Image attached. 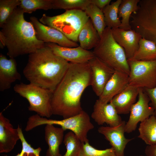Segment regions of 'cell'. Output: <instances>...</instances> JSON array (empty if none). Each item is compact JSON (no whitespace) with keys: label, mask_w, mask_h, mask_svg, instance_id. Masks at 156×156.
Listing matches in <instances>:
<instances>
[{"label":"cell","mask_w":156,"mask_h":156,"mask_svg":"<svg viewBox=\"0 0 156 156\" xmlns=\"http://www.w3.org/2000/svg\"><path fill=\"white\" fill-rule=\"evenodd\" d=\"M92 72L89 62H69L68 69L53 91L51 99L53 114L64 119L76 115L82 110L81 98L84 91L91 86Z\"/></svg>","instance_id":"6da1fadb"},{"label":"cell","mask_w":156,"mask_h":156,"mask_svg":"<svg viewBox=\"0 0 156 156\" xmlns=\"http://www.w3.org/2000/svg\"><path fill=\"white\" fill-rule=\"evenodd\" d=\"M24 13L17 8L1 27L0 47H7V55L10 58L29 54L45 46L36 38L33 26L25 20Z\"/></svg>","instance_id":"7a4b0ae2"},{"label":"cell","mask_w":156,"mask_h":156,"mask_svg":"<svg viewBox=\"0 0 156 156\" xmlns=\"http://www.w3.org/2000/svg\"><path fill=\"white\" fill-rule=\"evenodd\" d=\"M69 66V62L55 55L45 45L29 54L23 74L30 83L53 91Z\"/></svg>","instance_id":"3957f363"},{"label":"cell","mask_w":156,"mask_h":156,"mask_svg":"<svg viewBox=\"0 0 156 156\" xmlns=\"http://www.w3.org/2000/svg\"><path fill=\"white\" fill-rule=\"evenodd\" d=\"M92 51L95 56L115 70L129 75V68L125 50L114 39L111 28L106 27Z\"/></svg>","instance_id":"277c9868"},{"label":"cell","mask_w":156,"mask_h":156,"mask_svg":"<svg viewBox=\"0 0 156 156\" xmlns=\"http://www.w3.org/2000/svg\"><path fill=\"white\" fill-rule=\"evenodd\" d=\"M89 18L84 11L73 9L66 10L62 14L52 16L44 14L39 21L57 29L68 39L76 42L81 29Z\"/></svg>","instance_id":"5b68a950"},{"label":"cell","mask_w":156,"mask_h":156,"mask_svg":"<svg viewBox=\"0 0 156 156\" xmlns=\"http://www.w3.org/2000/svg\"><path fill=\"white\" fill-rule=\"evenodd\" d=\"M44 125H57L64 131L70 130L83 143L89 142L88 132L94 128L88 114L83 110L78 114L62 120L48 119L38 114L33 115L28 119L27 127L29 130Z\"/></svg>","instance_id":"8992f818"},{"label":"cell","mask_w":156,"mask_h":156,"mask_svg":"<svg viewBox=\"0 0 156 156\" xmlns=\"http://www.w3.org/2000/svg\"><path fill=\"white\" fill-rule=\"evenodd\" d=\"M130 18L132 29L142 38L156 43V0H140Z\"/></svg>","instance_id":"52a82bcc"},{"label":"cell","mask_w":156,"mask_h":156,"mask_svg":"<svg viewBox=\"0 0 156 156\" xmlns=\"http://www.w3.org/2000/svg\"><path fill=\"white\" fill-rule=\"evenodd\" d=\"M15 92L28 101V109L41 117L49 118L53 115L51 106L52 91L30 83L16 84Z\"/></svg>","instance_id":"ba28073f"},{"label":"cell","mask_w":156,"mask_h":156,"mask_svg":"<svg viewBox=\"0 0 156 156\" xmlns=\"http://www.w3.org/2000/svg\"><path fill=\"white\" fill-rule=\"evenodd\" d=\"M130 72L129 84L138 88L151 89L156 87V60L143 61L127 59Z\"/></svg>","instance_id":"9c48e42d"},{"label":"cell","mask_w":156,"mask_h":156,"mask_svg":"<svg viewBox=\"0 0 156 156\" xmlns=\"http://www.w3.org/2000/svg\"><path fill=\"white\" fill-rule=\"evenodd\" d=\"M138 96V100L131 109L129 118L125 127V132L129 133L134 131L138 122L154 115V109L149 104L150 99L143 88H139Z\"/></svg>","instance_id":"30bf717a"},{"label":"cell","mask_w":156,"mask_h":156,"mask_svg":"<svg viewBox=\"0 0 156 156\" xmlns=\"http://www.w3.org/2000/svg\"><path fill=\"white\" fill-rule=\"evenodd\" d=\"M30 19L38 40L44 43H54L65 47H75L79 46L77 42L68 39L59 30L41 23L36 17L31 16Z\"/></svg>","instance_id":"8fae6325"},{"label":"cell","mask_w":156,"mask_h":156,"mask_svg":"<svg viewBox=\"0 0 156 156\" xmlns=\"http://www.w3.org/2000/svg\"><path fill=\"white\" fill-rule=\"evenodd\" d=\"M89 63L92 72L91 86L96 94L99 97L115 70L96 56Z\"/></svg>","instance_id":"7c38bea8"},{"label":"cell","mask_w":156,"mask_h":156,"mask_svg":"<svg viewBox=\"0 0 156 156\" xmlns=\"http://www.w3.org/2000/svg\"><path fill=\"white\" fill-rule=\"evenodd\" d=\"M55 55L66 61L75 63L87 62L95 56L93 52L86 50L79 46L75 47H62L53 43H45Z\"/></svg>","instance_id":"4fadbf2b"},{"label":"cell","mask_w":156,"mask_h":156,"mask_svg":"<svg viewBox=\"0 0 156 156\" xmlns=\"http://www.w3.org/2000/svg\"><path fill=\"white\" fill-rule=\"evenodd\" d=\"M126 123L122 120L117 126L114 127L101 126L98 130L109 142L116 156H125L124 150L127 143L132 139H127L124 135Z\"/></svg>","instance_id":"5bb4252c"},{"label":"cell","mask_w":156,"mask_h":156,"mask_svg":"<svg viewBox=\"0 0 156 156\" xmlns=\"http://www.w3.org/2000/svg\"><path fill=\"white\" fill-rule=\"evenodd\" d=\"M119 115L110 102L105 103L98 99L94 105L91 117L99 125L106 123L110 127H114L122 121Z\"/></svg>","instance_id":"9a60e30c"},{"label":"cell","mask_w":156,"mask_h":156,"mask_svg":"<svg viewBox=\"0 0 156 156\" xmlns=\"http://www.w3.org/2000/svg\"><path fill=\"white\" fill-rule=\"evenodd\" d=\"M116 42L124 49L127 59H132L139 47V42L142 38L133 29L125 30L119 28L111 29Z\"/></svg>","instance_id":"2e32d148"},{"label":"cell","mask_w":156,"mask_h":156,"mask_svg":"<svg viewBox=\"0 0 156 156\" xmlns=\"http://www.w3.org/2000/svg\"><path fill=\"white\" fill-rule=\"evenodd\" d=\"M21 79L17 68V63L14 58L9 59L4 55H0V90L3 92L8 89L12 83Z\"/></svg>","instance_id":"e0dca14e"},{"label":"cell","mask_w":156,"mask_h":156,"mask_svg":"<svg viewBox=\"0 0 156 156\" xmlns=\"http://www.w3.org/2000/svg\"><path fill=\"white\" fill-rule=\"evenodd\" d=\"M129 75L115 70L107 82L99 99L105 103H109L116 95L123 90L129 84Z\"/></svg>","instance_id":"ac0fdd59"},{"label":"cell","mask_w":156,"mask_h":156,"mask_svg":"<svg viewBox=\"0 0 156 156\" xmlns=\"http://www.w3.org/2000/svg\"><path fill=\"white\" fill-rule=\"evenodd\" d=\"M20 140L17 129H14L10 120L2 112L0 113V153H8Z\"/></svg>","instance_id":"d6986e66"},{"label":"cell","mask_w":156,"mask_h":156,"mask_svg":"<svg viewBox=\"0 0 156 156\" xmlns=\"http://www.w3.org/2000/svg\"><path fill=\"white\" fill-rule=\"evenodd\" d=\"M139 88L129 84L115 96L110 102L119 114L130 113L133 105L136 102Z\"/></svg>","instance_id":"ffe728a7"},{"label":"cell","mask_w":156,"mask_h":156,"mask_svg":"<svg viewBox=\"0 0 156 156\" xmlns=\"http://www.w3.org/2000/svg\"><path fill=\"white\" fill-rule=\"evenodd\" d=\"M64 130L61 127L47 125L44 128L45 140L49 146L46 156H60L59 147L64 138Z\"/></svg>","instance_id":"44dd1931"},{"label":"cell","mask_w":156,"mask_h":156,"mask_svg":"<svg viewBox=\"0 0 156 156\" xmlns=\"http://www.w3.org/2000/svg\"><path fill=\"white\" fill-rule=\"evenodd\" d=\"M100 39V36L90 18L81 29L78 37L79 46L89 50L94 49L98 45Z\"/></svg>","instance_id":"7402d4cb"},{"label":"cell","mask_w":156,"mask_h":156,"mask_svg":"<svg viewBox=\"0 0 156 156\" xmlns=\"http://www.w3.org/2000/svg\"><path fill=\"white\" fill-rule=\"evenodd\" d=\"M138 137L148 145L156 144V116L154 115L141 122Z\"/></svg>","instance_id":"603a6c76"},{"label":"cell","mask_w":156,"mask_h":156,"mask_svg":"<svg viewBox=\"0 0 156 156\" xmlns=\"http://www.w3.org/2000/svg\"><path fill=\"white\" fill-rule=\"evenodd\" d=\"M140 0H122L118 9V16L121 18L119 27L125 30L132 29L130 24L131 14L137 10Z\"/></svg>","instance_id":"cb8c5ba5"},{"label":"cell","mask_w":156,"mask_h":156,"mask_svg":"<svg viewBox=\"0 0 156 156\" xmlns=\"http://www.w3.org/2000/svg\"><path fill=\"white\" fill-rule=\"evenodd\" d=\"M132 59L136 60H156V43L142 38L139 42V47Z\"/></svg>","instance_id":"d4e9b609"},{"label":"cell","mask_w":156,"mask_h":156,"mask_svg":"<svg viewBox=\"0 0 156 156\" xmlns=\"http://www.w3.org/2000/svg\"><path fill=\"white\" fill-rule=\"evenodd\" d=\"M122 0L112 2L102 10L106 27L111 29L119 28L121 24L118 16V9Z\"/></svg>","instance_id":"484cf974"},{"label":"cell","mask_w":156,"mask_h":156,"mask_svg":"<svg viewBox=\"0 0 156 156\" xmlns=\"http://www.w3.org/2000/svg\"><path fill=\"white\" fill-rule=\"evenodd\" d=\"M84 11L91 21L101 38L106 27L102 10L90 3Z\"/></svg>","instance_id":"4316f807"},{"label":"cell","mask_w":156,"mask_h":156,"mask_svg":"<svg viewBox=\"0 0 156 156\" xmlns=\"http://www.w3.org/2000/svg\"><path fill=\"white\" fill-rule=\"evenodd\" d=\"M63 142L66 151L60 156H79L83 143L73 132L70 131L65 135Z\"/></svg>","instance_id":"83f0119b"},{"label":"cell","mask_w":156,"mask_h":156,"mask_svg":"<svg viewBox=\"0 0 156 156\" xmlns=\"http://www.w3.org/2000/svg\"><path fill=\"white\" fill-rule=\"evenodd\" d=\"M19 7L24 13H31L38 9H53L52 0H20Z\"/></svg>","instance_id":"f1b7e54d"},{"label":"cell","mask_w":156,"mask_h":156,"mask_svg":"<svg viewBox=\"0 0 156 156\" xmlns=\"http://www.w3.org/2000/svg\"><path fill=\"white\" fill-rule=\"evenodd\" d=\"M90 3V0H52L53 9L84 11Z\"/></svg>","instance_id":"f546056e"},{"label":"cell","mask_w":156,"mask_h":156,"mask_svg":"<svg viewBox=\"0 0 156 156\" xmlns=\"http://www.w3.org/2000/svg\"><path fill=\"white\" fill-rule=\"evenodd\" d=\"M20 0H0V27L12 14L15 10L19 6Z\"/></svg>","instance_id":"4dcf8cb0"},{"label":"cell","mask_w":156,"mask_h":156,"mask_svg":"<svg viewBox=\"0 0 156 156\" xmlns=\"http://www.w3.org/2000/svg\"><path fill=\"white\" fill-rule=\"evenodd\" d=\"M79 156H116L114 148H111L99 150L91 146L89 142L83 143Z\"/></svg>","instance_id":"1f68e13d"},{"label":"cell","mask_w":156,"mask_h":156,"mask_svg":"<svg viewBox=\"0 0 156 156\" xmlns=\"http://www.w3.org/2000/svg\"><path fill=\"white\" fill-rule=\"evenodd\" d=\"M151 101L150 105L154 110V115L156 116V87L153 88H143Z\"/></svg>","instance_id":"d6a6232c"},{"label":"cell","mask_w":156,"mask_h":156,"mask_svg":"<svg viewBox=\"0 0 156 156\" xmlns=\"http://www.w3.org/2000/svg\"><path fill=\"white\" fill-rule=\"evenodd\" d=\"M92 4L102 10L107 5L109 4L111 0H90Z\"/></svg>","instance_id":"836d02e7"},{"label":"cell","mask_w":156,"mask_h":156,"mask_svg":"<svg viewBox=\"0 0 156 156\" xmlns=\"http://www.w3.org/2000/svg\"><path fill=\"white\" fill-rule=\"evenodd\" d=\"M146 155L149 156H156V144L153 145H148L145 149Z\"/></svg>","instance_id":"e575fe53"},{"label":"cell","mask_w":156,"mask_h":156,"mask_svg":"<svg viewBox=\"0 0 156 156\" xmlns=\"http://www.w3.org/2000/svg\"><path fill=\"white\" fill-rule=\"evenodd\" d=\"M40 152L28 153L21 151L20 153L15 156H39Z\"/></svg>","instance_id":"d590c367"},{"label":"cell","mask_w":156,"mask_h":156,"mask_svg":"<svg viewBox=\"0 0 156 156\" xmlns=\"http://www.w3.org/2000/svg\"><path fill=\"white\" fill-rule=\"evenodd\" d=\"M149 156L146 155H136V156Z\"/></svg>","instance_id":"8d00e7d4"}]
</instances>
